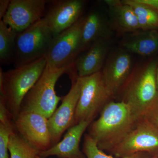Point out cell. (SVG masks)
Returning a JSON list of instances; mask_svg holds the SVG:
<instances>
[{"instance_id":"1","label":"cell","mask_w":158,"mask_h":158,"mask_svg":"<svg viewBox=\"0 0 158 158\" xmlns=\"http://www.w3.org/2000/svg\"><path fill=\"white\" fill-rule=\"evenodd\" d=\"M138 118L126 104L112 100L103 109L99 118L91 123L88 134L100 149L109 152L131 131Z\"/></svg>"},{"instance_id":"2","label":"cell","mask_w":158,"mask_h":158,"mask_svg":"<svg viewBox=\"0 0 158 158\" xmlns=\"http://www.w3.org/2000/svg\"><path fill=\"white\" fill-rule=\"evenodd\" d=\"M157 66L154 60L135 65L115 99L127 105L137 118L143 117L158 99Z\"/></svg>"},{"instance_id":"3","label":"cell","mask_w":158,"mask_h":158,"mask_svg":"<svg viewBox=\"0 0 158 158\" xmlns=\"http://www.w3.org/2000/svg\"><path fill=\"white\" fill-rule=\"evenodd\" d=\"M46 56L6 72L0 69V93L14 121L20 113L23 100L43 73Z\"/></svg>"},{"instance_id":"4","label":"cell","mask_w":158,"mask_h":158,"mask_svg":"<svg viewBox=\"0 0 158 158\" xmlns=\"http://www.w3.org/2000/svg\"><path fill=\"white\" fill-rule=\"evenodd\" d=\"M73 65L59 69L46 65L43 73L23 100L20 112H35L49 118L62 99L55 90L57 81L63 74L68 72Z\"/></svg>"},{"instance_id":"5","label":"cell","mask_w":158,"mask_h":158,"mask_svg":"<svg viewBox=\"0 0 158 158\" xmlns=\"http://www.w3.org/2000/svg\"><path fill=\"white\" fill-rule=\"evenodd\" d=\"M54 37L44 18L18 33L13 59L15 67L45 56Z\"/></svg>"},{"instance_id":"6","label":"cell","mask_w":158,"mask_h":158,"mask_svg":"<svg viewBox=\"0 0 158 158\" xmlns=\"http://www.w3.org/2000/svg\"><path fill=\"white\" fill-rule=\"evenodd\" d=\"M79 77L81 90L74 125L83 121L92 122L105 106L113 99L103 80L101 71L88 76Z\"/></svg>"},{"instance_id":"7","label":"cell","mask_w":158,"mask_h":158,"mask_svg":"<svg viewBox=\"0 0 158 158\" xmlns=\"http://www.w3.org/2000/svg\"><path fill=\"white\" fill-rule=\"evenodd\" d=\"M139 152L158 157V127L144 117L138 118L131 131L109 152L118 158Z\"/></svg>"},{"instance_id":"8","label":"cell","mask_w":158,"mask_h":158,"mask_svg":"<svg viewBox=\"0 0 158 158\" xmlns=\"http://www.w3.org/2000/svg\"><path fill=\"white\" fill-rule=\"evenodd\" d=\"M85 18L81 17L73 26L54 37L46 55L47 66L59 69L74 63L77 57L81 53Z\"/></svg>"},{"instance_id":"9","label":"cell","mask_w":158,"mask_h":158,"mask_svg":"<svg viewBox=\"0 0 158 158\" xmlns=\"http://www.w3.org/2000/svg\"><path fill=\"white\" fill-rule=\"evenodd\" d=\"M81 90V81L77 77L72 80L71 88L62 98L61 105L48 118L52 147L59 142L65 131L74 125L75 115Z\"/></svg>"},{"instance_id":"10","label":"cell","mask_w":158,"mask_h":158,"mask_svg":"<svg viewBox=\"0 0 158 158\" xmlns=\"http://www.w3.org/2000/svg\"><path fill=\"white\" fill-rule=\"evenodd\" d=\"M48 118L39 113L21 112L15 120L16 131L28 144L40 152L52 147Z\"/></svg>"},{"instance_id":"11","label":"cell","mask_w":158,"mask_h":158,"mask_svg":"<svg viewBox=\"0 0 158 158\" xmlns=\"http://www.w3.org/2000/svg\"><path fill=\"white\" fill-rule=\"evenodd\" d=\"M45 0H11L3 18L6 25L21 33L45 16Z\"/></svg>"},{"instance_id":"12","label":"cell","mask_w":158,"mask_h":158,"mask_svg":"<svg viewBox=\"0 0 158 158\" xmlns=\"http://www.w3.org/2000/svg\"><path fill=\"white\" fill-rule=\"evenodd\" d=\"M85 6L82 0L57 1L43 18L54 37L67 30L81 19Z\"/></svg>"},{"instance_id":"13","label":"cell","mask_w":158,"mask_h":158,"mask_svg":"<svg viewBox=\"0 0 158 158\" xmlns=\"http://www.w3.org/2000/svg\"><path fill=\"white\" fill-rule=\"evenodd\" d=\"M131 58L125 52L117 51L107 59L102 69L103 80L113 99L132 70Z\"/></svg>"},{"instance_id":"14","label":"cell","mask_w":158,"mask_h":158,"mask_svg":"<svg viewBox=\"0 0 158 158\" xmlns=\"http://www.w3.org/2000/svg\"><path fill=\"white\" fill-rule=\"evenodd\" d=\"M92 122L83 121L69 128L63 139L44 151L40 152L41 158L56 156L59 158H85L80 144L83 134Z\"/></svg>"},{"instance_id":"15","label":"cell","mask_w":158,"mask_h":158,"mask_svg":"<svg viewBox=\"0 0 158 158\" xmlns=\"http://www.w3.org/2000/svg\"><path fill=\"white\" fill-rule=\"evenodd\" d=\"M108 40H101L94 43L83 55L74 63L78 77H85L102 70L109 51Z\"/></svg>"},{"instance_id":"16","label":"cell","mask_w":158,"mask_h":158,"mask_svg":"<svg viewBox=\"0 0 158 158\" xmlns=\"http://www.w3.org/2000/svg\"><path fill=\"white\" fill-rule=\"evenodd\" d=\"M113 28L118 34L134 33L140 30L138 19L131 6L119 0H106Z\"/></svg>"},{"instance_id":"17","label":"cell","mask_w":158,"mask_h":158,"mask_svg":"<svg viewBox=\"0 0 158 158\" xmlns=\"http://www.w3.org/2000/svg\"><path fill=\"white\" fill-rule=\"evenodd\" d=\"M131 34L121 45L126 50L142 56H149L158 51V31L139 30Z\"/></svg>"},{"instance_id":"18","label":"cell","mask_w":158,"mask_h":158,"mask_svg":"<svg viewBox=\"0 0 158 158\" xmlns=\"http://www.w3.org/2000/svg\"><path fill=\"white\" fill-rule=\"evenodd\" d=\"M111 34L110 29L101 15L93 11L85 17L82 30L81 53L101 40H109Z\"/></svg>"},{"instance_id":"19","label":"cell","mask_w":158,"mask_h":158,"mask_svg":"<svg viewBox=\"0 0 158 158\" xmlns=\"http://www.w3.org/2000/svg\"><path fill=\"white\" fill-rule=\"evenodd\" d=\"M123 3L131 7L135 12L140 30L158 31V12L137 0H123Z\"/></svg>"},{"instance_id":"20","label":"cell","mask_w":158,"mask_h":158,"mask_svg":"<svg viewBox=\"0 0 158 158\" xmlns=\"http://www.w3.org/2000/svg\"><path fill=\"white\" fill-rule=\"evenodd\" d=\"M17 34L2 20H0V61L2 63H9L14 59Z\"/></svg>"},{"instance_id":"21","label":"cell","mask_w":158,"mask_h":158,"mask_svg":"<svg viewBox=\"0 0 158 158\" xmlns=\"http://www.w3.org/2000/svg\"><path fill=\"white\" fill-rule=\"evenodd\" d=\"M9 152L10 158H37L40 151L31 146L16 131L9 138Z\"/></svg>"},{"instance_id":"22","label":"cell","mask_w":158,"mask_h":158,"mask_svg":"<svg viewBox=\"0 0 158 158\" xmlns=\"http://www.w3.org/2000/svg\"><path fill=\"white\" fill-rule=\"evenodd\" d=\"M83 151L87 158H152L149 154L145 152L137 153L122 158L109 155L98 148L96 142L88 134L85 135L84 137Z\"/></svg>"},{"instance_id":"23","label":"cell","mask_w":158,"mask_h":158,"mask_svg":"<svg viewBox=\"0 0 158 158\" xmlns=\"http://www.w3.org/2000/svg\"><path fill=\"white\" fill-rule=\"evenodd\" d=\"M15 131L14 122L0 123V158H9V138Z\"/></svg>"},{"instance_id":"24","label":"cell","mask_w":158,"mask_h":158,"mask_svg":"<svg viewBox=\"0 0 158 158\" xmlns=\"http://www.w3.org/2000/svg\"><path fill=\"white\" fill-rule=\"evenodd\" d=\"M143 117L147 118L158 127V99Z\"/></svg>"},{"instance_id":"25","label":"cell","mask_w":158,"mask_h":158,"mask_svg":"<svg viewBox=\"0 0 158 158\" xmlns=\"http://www.w3.org/2000/svg\"><path fill=\"white\" fill-rule=\"evenodd\" d=\"M11 1L9 0H1L0 1V19H2L9 9Z\"/></svg>"},{"instance_id":"26","label":"cell","mask_w":158,"mask_h":158,"mask_svg":"<svg viewBox=\"0 0 158 158\" xmlns=\"http://www.w3.org/2000/svg\"><path fill=\"white\" fill-rule=\"evenodd\" d=\"M139 2L151 7L158 12V0H137Z\"/></svg>"},{"instance_id":"27","label":"cell","mask_w":158,"mask_h":158,"mask_svg":"<svg viewBox=\"0 0 158 158\" xmlns=\"http://www.w3.org/2000/svg\"><path fill=\"white\" fill-rule=\"evenodd\" d=\"M156 80L157 88L158 93V63H157V66L156 74Z\"/></svg>"},{"instance_id":"28","label":"cell","mask_w":158,"mask_h":158,"mask_svg":"<svg viewBox=\"0 0 158 158\" xmlns=\"http://www.w3.org/2000/svg\"><path fill=\"white\" fill-rule=\"evenodd\" d=\"M152 158H158V157H152Z\"/></svg>"},{"instance_id":"29","label":"cell","mask_w":158,"mask_h":158,"mask_svg":"<svg viewBox=\"0 0 158 158\" xmlns=\"http://www.w3.org/2000/svg\"><path fill=\"white\" fill-rule=\"evenodd\" d=\"M40 158V157L39 156V157H38V158Z\"/></svg>"}]
</instances>
